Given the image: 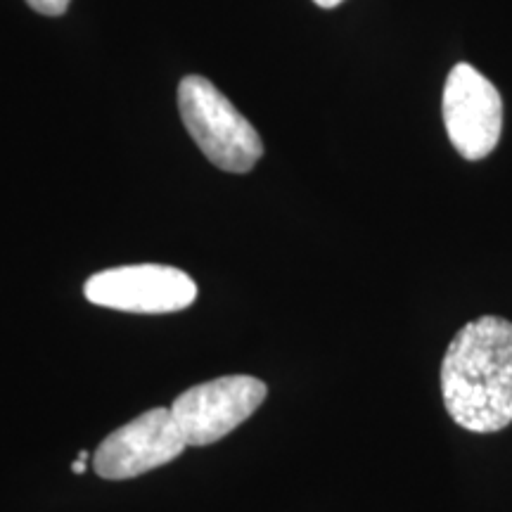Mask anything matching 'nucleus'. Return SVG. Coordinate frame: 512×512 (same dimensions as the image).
<instances>
[{
    "instance_id": "1",
    "label": "nucleus",
    "mask_w": 512,
    "mask_h": 512,
    "mask_svg": "<svg viewBox=\"0 0 512 512\" xmlns=\"http://www.w3.org/2000/svg\"><path fill=\"white\" fill-rule=\"evenodd\" d=\"M441 399L458 427L494 434L512 425V323L482 316L465 323L441 361Z\"/></svg>"
},
{
    "instance_id": "7",
    "label": "nucleus",
    "mask_w": 512,
    "mask_h": 512,
    "mask_svg": "<svg viewBox=\"0 0 512 512\" xmlns=\"http://www.w3.org/2000/svg\"><path fill=\"white\" fill-rule=\"evenodd\" d=\"M69 3L72 0H27L29 8H34L38 15H46V17H60L67 12Z\"/></svg>"
},
{
    "instance_id": "8",
    "label": "nucleus",
    "mask_w": 512,
    "mask_h": 512,
    "mask_svg": "<svg viewBox=\"0 0 512 512\" xmlns=\"http://www.w3.org/2000/svg\"><path fill=\"white\" fill-rule=\"evenodd\" d=\"M313 3H316V5H320V8L330 10V8H337V5H339V3H344V0H313Z\"/></svg>"
},
{
    "instance_id": "4",
    "label": "nucleus",
    "mask_w": 512,
    "mask_h": 512,
    "mask_svg": "<svg viewBox=\"0 0 512 512\" xmlns=\"http://www.w3.org/2000/svg\"><path fill=\"white\" fill-rule=\"evenodd\" d=\"M441 114L460 157L479 162L496 150L503 131V100L494 83L472 64L460 62L448 72Z\"/></svg>"
},
{
    "instance_id": "3",
    "label": "nucleus",
    "mask_w": 512,
    "mask_h": 512,
    "mask_svg": "<svg viewBox=\"0 0 512 512\" xmlns=\"http://www.w3.org/2000/svg\"><path fill=\"white\" fill-rule=\"evenodd\" d=\"M268 394L252 375H226L195 384L171 403V413L188 446H209L249 420Z\"/></svg>"
},
{
    "instance_id": "10",
    "label": "nucleus",
    "mask_w": 512,
    "mask_h": 512,
    "mask_svg": "<svg viewBox=\"0 0 512 512\" xmlns=\"http://www.w3.org/2000/svg\"><path fill=\"white\" fill-rule=\"evenodd\" d=\"M79 460H86V463H88V451H81L79 453Z\"/></svg>"
},
{
    "instance_id": "9",
    "label": "nucleus",
    "mask_w": 512,
    "mask_h": 512,
    "mask_svg": "<svg viewBox=\"0 0 512 512\" xmlns=\"http://www.w3.org/2000/svg\"><path fill=\"white\" fill-rule=\"evenodd\" d=\"M72 470L76 472V475H81V472L86 470V460H79V458H76V463L72 465Z\"/></svg>"
},
{
    "instance_id": "6",
    "label": "nucleus",
    "mask_w": 512,
    "mask_h": 512,
    "mask_svg": "<svg viewBox=\"0 0 512 512\" xmlns=\"http://www.w3.org/2000/svg\"><path fill=\"white\" fill-rule=\"evenodd\" d=\"M188 448L171 408H152L107 434L93 453V470L102 479H133L176 460Z\"/></svg>"
},
{
    "instance_id": "5",
    "label": "nucleus",
    "mask_w": 512,
    "mask_h": 512,
    "mask_svg": "<svg viewBox=\"0 0 512 512\" xmlns=\"http://www.w3.org/2000/svg\"><path fill=\"white\" fill-rule=\"evenodd\" d=\"M83 294L95 306L124 313H176L197 299V285L174 266L138 264L95 273L83 285Z\"/></svg>"
},
{
    "instance_id": "2",
    "label": "nucleus",
    "mask_w": 512,
    "mask_h": 512,
    "mask_svg": "<svg viewBox=\"0 0 512 512\" xmlns=\"http://www.w3.org/2000/svg\"><path fill=\"white\" fill-rule=\"evenodd\" d=\"M178 112L207 159L228 174H249L264 157L259 131L204 76H185L178 86Z\"/></svg>"
}]
</instances>
